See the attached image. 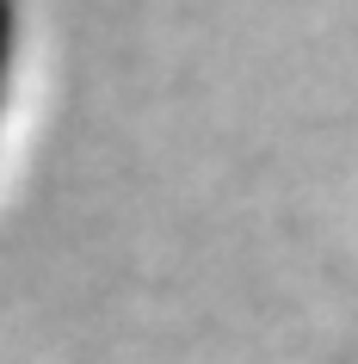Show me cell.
I'll list each match as a JSON object with an SVG mask.
<instances>
[{
    "label": "cell",
    "mask_w": 358,
    "mask_h": 364,
    "mask_svg": "<svg viewBox=\"0 0 358 364\" xmlns=\"http://www.w3.org/2000/svg\"><path fill=\"white\" fill-rule=\"evenodd\" d=\"M13 38H19V13H13V0H0V99H6V75H13Z\"/></svg>",
    "instance_id": "obj_1"
}]
</instances>
